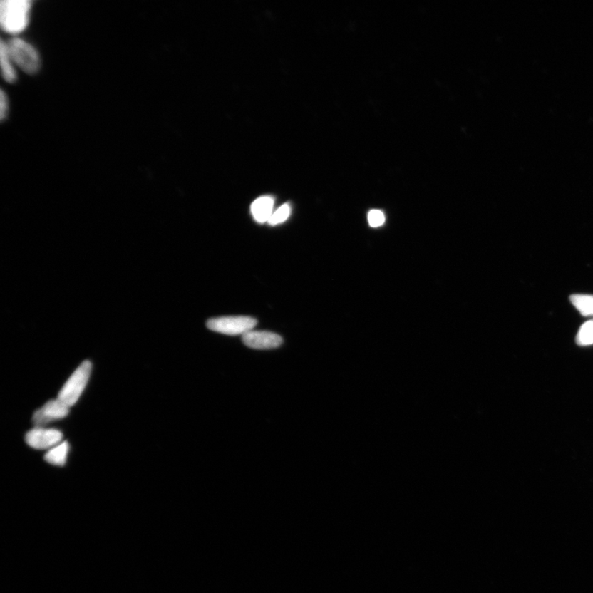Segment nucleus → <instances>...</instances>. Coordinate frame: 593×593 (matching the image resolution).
<instances>
[{"label": "nucleus", "instance_id": "6e6552de", "mask_svg": "<svg viewBox=\"0 0 593 593\" xmlns=\"http://www.w3.org/2000/svg\"><path fill=\"white\" fill-rule=\"evenodd\" d=\"M274 199L272 197H262L257 198L251 206V212L254 220L259 224L268 222L273 215Z\"/></svg>", "mask_w": 593, "mask_h": 593}, {"label": "nucleus", "instance_id": "9b49d317", "mask_svg": "<svg viewBox=\"0 0 593 593\" xmlns=\"http://www.w3.org/2000/svg\"><path fill=\"white\" fill-rule=\"evenodd\" d=\"M572 303L584 315H593V296L574 295L572 296Z\"/></svg>", "mask_w": 593, "mask_h": 593}, {"label": "nucleus", "instance_id": "39448f33", "mask_svg": "<svg viewBox=\"0 0 593 593\" xmlns=\"http://www.w3.org/2000/svg\"><path fill=\"white\" fill-rule=\"evenodd\" d=\"M63 433L53 428L36 427L26 434L25 440L29 446L35 449H48L60 444Z\"/></svg>", "mask_w": 593, "mask_h": 593}, {"label": "nucleus", "instance_id": "ddd939ff", "mask_svg": "<svg viewBox=\"0 0 593 593\" xmlns=\"http://www.w3.org/2000/svg\"><path fill=\"white\" fill-rule=\"evenodd\" d=\"M577 341L582 346H589L593 344V321L586 322L577 336Z\"/></svg>", "mask_w": 593, "mask_h": 593}, {"label": "nucleus", "instance_id": "9d476101", "mask_svg": "<svg viewBox=\"0 0 593 593\" xmlns=\"http://www.w3.org/2000/svg\"><path fill=\"white\" fill-rule=\"evenodd\" d=\"M68 450H70V445L68 442H63L50 449L46 454L45 460L51 465L63 467L66 463Z\"/></svg>", "mask_w": 593, "mask_h": 593}, {"label": "nucleus", "instance_id": "7ed1b4c3", "mask_svg": "<svg viewBox=\"0 0 593 593\" xmlns=\"http://www.w3.org/2000/svg\"><path fill=\"white\" fill-rule=\"evenodd\" d=\"M91 371V362L88 360L83 362L63 385L58 399L70 408L76 404L86 388Z\"/></svg>", "mask_w": 593, "mask_h": 593}, {"label": "nucleus", "instance_id": "20e7f679", "mask_svg": "<svg viewBox=\"0 0 593 593\" xmlns=\"http://www.w3.org/2000/svg\"><path fill=\"white\" fill-rule=\"evenodd\" d=\"M257 321L250 316H222L207 321L210 330L227 336H244L255 328Z\"/></svg>", "mask_w": 593, "mask_h": 593}, {"label": "nucleus", "instance_id": "423d86ee", "mask_svg": "<svg viewBox=\"0 0 593 593\" xmlns=\"http://www.w3.org/2000/svg\"><path fill=\"white\" fill-rule=\"evenodd\" d=\"M70 407L59 399L51 400L37 410L33 415V422L36 427L44 426L51 422L61 420L68 416Z\"/></svg>", "mask_w": 593, "mask_h": 593}, {"label": "nucleus", "instance_id": "f8f14e48", "mask_svg": "<svg viewBox=\"0 0 593 593\" xmlns=\"http://www.w3.org/2000/svg\"><path fill=\"white\" fill-rule=\"evenodd\" d=\"M291 214V205L289 204H284L277 210L274 211L268 221V224L271 226L279 225L282 224L289 219Z\"/></svg>", "mask_w": 593, "mask_h": 593}, {"label": "nucleus", "instance_id": "1a4fd4ad", "mask_svg": "<svg viewBox=\"0 0 593 593\" xmlns=\"http://www.w3.org/2000/svg\"><path fill=\"white\" fill-rule=\"evenodd\" d=\"M0 60H1L2 73L5 81L14 83L17 79V73L14 68V63L10 57L7 43L1 41L0 45Z\"/></svg>", "mask_w": 593, "mask_h": 593}, {"label": "nucleus", "instance_id": "0eeeda50", "mask_svg": "<svg viewBox=\"0 0 593 593\" xmlns=\"http://www.w3.org/2000/svg\"><path fill=\"white\" fill-rule=\"evenodd\" d=\"M242 342L252 349H271L282 346L283 339L275 333L252 330L242 336Z\"/></svg>", "mask_w": 593, "mask_h": 593}, {"label": "nucleus", "instance_id": "f257e3e1", "mask_svg": "<svg viewBox=\"0 0 593 593\" xmlns=\"http://www.w3.org/2000/svg\"><path fill=\"white\" fill-rule=\"evenodd\" d=\"M31 2L29 0H3L0 4V23L8 33H22L29 23Z\"/></svg>", "mask_w": 593, "mask_h": 593}, {"label": "nucleus", "instance_id": "f03ea898", "mask_svg": "<svg viewBox=\"0 0 593 593\" xmlns=\"http://www.w3.org/2000/svg\"><path fill=\"white\" fill-rule=\"evenodd\" d=\"M7 46L14 65L26 73L34 74L39 71L41 58L33 46L19 38L12 39Z\"/></svg>", "mask_w": 593, "mask_h": 593}, {"label": "nucleus", "instance_id": "4468645a", "mask_svg": "<svg viewBox=\"0 0 593 593\" xmlns=\"http://www.w3.org/2000/svg\"><path fill=\"white\" fill-rule=\"evenodd\" d=\"M368 219L369 225L373 227L382 226L385 222V216L383 212L380 210L370 211Z\"/></svg>", "mask_w": 593, "mask_h": 593}, {"label": "nucleus", "instance_id": "2eb2a0df", "mask_svg": "<svg viewBox=\"0 0 593 593\" xmlns=\"http://www.w3.org/2000/svg\"><path fill=\"white\" fill-rule=\"evenodd\" d=\"M9 105L7 95L1 91V95H0V119L2 120L6 118L9 113Z\"/></svg>", "mask_w": 593, "mask_h": 593}]
</instances>
